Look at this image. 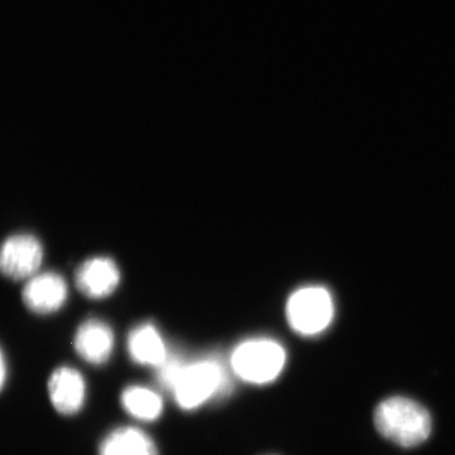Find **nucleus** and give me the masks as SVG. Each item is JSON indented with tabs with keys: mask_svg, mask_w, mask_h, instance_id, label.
Listing matches in <instances>:
<instances>
[{
	"mask_svg": "<svg viewBox=\"0 0 455 455\" xmlns=\"http://www.w3.org/2000/svg\"><path fill=\"white\" fill-rule=\"evenodd\" d=\"M374 424L385 438L401 447H416L431 433L427 410L406 397H391L379 403L374 412Z\"/></svg>",
	"mask_w": 455,
	"mask_h": 455,
	"instance_id": "f257e3e1",
	"label": "nucleus"
},
{
	"mask_svg": "<svg viewBox=\"0 0 455 455\" xmlns=\"http://www.w3.org/2000/svg\"><path fill=\"white\" fill-rule=\"evenodd\" d=\"M74 346L77 355L88 363H106L113 352L112 329L100 320H86L75 334Z\"/></svg>",
	"mask_w": 455,
	"mask_h": 455,
	"instance_id": "1a4fd4ad",
	"label": "nucleus"
},
{
	"mask_svg": "<svg viewBox=\"0 0 455 455\" xmlns=\"http://www.w3.org/2000/svg\"><path fill=\"white\" fill-rule=\"evenodd\" d=\"M99 455H158V451L145 431L119 427L103 440Z\"/></svg>",
	"mask_w": 455,
	"mask_h": 455,
	"instance_id": "9b49d317",
	"label": "nucleus"
},
{
	"mask_svg": "<svg viewBox=\"0 0 455 455\" xmlns=\"http://www.w3.org/2000/svg\"><path fill=\"white\" fill-rule=\"evenodd\" d=\"M286 316L296 333H322L331 325L334 316L331 292L322 286L302 287L290 296L286 305Z\"/></svg>",
	"mask_w": 455,
	"mask_h": 455,
	"instance_id": "20e7f679",
	"label": "nucleus"
},
{
	"mask_svg": "<svg viewBox=\"0 0 455 455\" xmlns=\"http://www.w3.org/2000/svg\"><path fill=\"white\" fill-rule=\"evenodd\" d=\"M68 299V284L55 272L36 274L27 281L22 292L23 304L35 314L55 313Z\"/></svg>",
	"mask_w": 455,
	"mask_h": 455,
	"instance_id": "423d86ee",
	"label": "nucleus"
},
{
	"mask_svg": "<svg viewBox=\"0 0 455 455\" xmlns=\"http://www.w3.org/2000/svg\"><path fill=\"white\" fill-rule=\"evenodd\" d=\"M286 352L276 340L256 338L233 350L230 364L239 379L252 385H267L283 372Z\"/></svg>",
	"mask_w": 455,
	"mask_h": 455,
	"instance_id": "7ed1b4c3",
	"label": "nucleus"
},
{
	"mask_svg": "<svg viewBox=\"0 0 455 455\" xmlns=\"http://www.w3.org/2000/svg\"><path fill=\"white\" fill-rule=\"evenodd\" d=\"M49 394L51 403L60 414H76L85 401V381L74 368H57L51 374Z\"/></svg>",
	"mask_w": 455,
	"mask_h": 455,
	"instance_id": "6e6552de",
	"label": "nucleus"
},
{
	"mask_svg": "<svg viewBox=\"0 0 455 455\" xmlns=\"http://www.w3.org/2000/svg\"><path fill=\"white\" fill-rule=\"evenodd\" d=\"M122 405L128 414L142 421H155L163 414V398L155 391L131 386L122 394Z\"/></svg>",
	"mask_w": 455,
	"mask_h": 455,
	"instance_id": "f8f14e48",
	"label": "nucleus"
},
{
	"mask_svg": "<svg viewBox=\"0 0 455 455\" xmlns=\"http://www.w3.org/2000/svg\"><path fill=\"white\" fill-rule=\"evenodd\" d=\"M44 260L41 242L31 235L9 236L0 245V275L11 280H29Z\"/></svg>",
	"mask_w": 455,
	"mask_h": 455,
	"instance_id": "39448f33",
	"label": "nucleus"
},
{
	"mask_svg": "<svg viewBox=\"0 0 455 455\" xmlns=\"http://www.w3.org/2000/svg\"><path fill=\"white\" fill-rule=\"evenodd\" d=\"M121 283V272L113 259L94 257L85 260L76 272V286L89 299L112 295Z\"/></svg>",
	"mask_w": 455,
	"mask_h": 455,
	"instance_id": "0eeeda50",
	"label": "nucleus"
},
{
	"mask_svg": "<svg viewBox=\"0 0 455 455\" xmlns=\"http://www.w3.org/2000/svg\"><path fill=\"white\" fill-rule=\"evenodd\" d=\"M228 385L227 372L220 362L204 358L185 361L171 392L181 409L196 410L226 392Z\"/></svg>",
	"mask_w": 455,
	"mask_h": 455,
	"instance_id": "f03ea898",
	"label": "nucleus"
},
{
	"mask_svg": "<svg viewBox=\"0 0 455 455\" xmlns=\"http://www.w3.org/2000/svg\"><path fill=\"white\" fill-rule=\"evenodd\" d=\"M5 379H7V366H5L4 357H3L2 350H0V390L4 386Z\"/></svg>",
	"mask_w": 455,
	"mask_h": 455,
	"instance_id": "ddd939ff",
	"label": "nucleus"
},
{
	"mask_svg": "<svg viewBox=\"0 0 455 455\" xmlns=\"http://www.w3.org/2000/svg\"><path fill=\"white\" fill-rule=\"evenodd\" d=\"M131 357L143 366L160 367L169 357L166 344L155 325L137 326L128 338Z\"/></svg>",
	"mask_w": 455,
	"mask_h": 455,
	"instance_id": "9d476101",
	"label": "nucleus"
}]
</instances>
